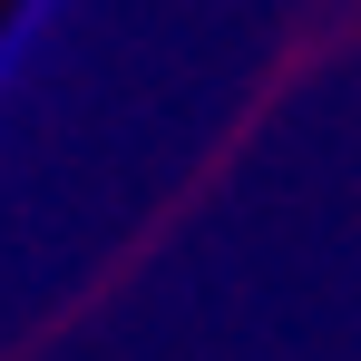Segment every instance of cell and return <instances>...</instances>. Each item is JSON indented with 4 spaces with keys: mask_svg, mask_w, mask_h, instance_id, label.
<instances>
[]
</instances>
